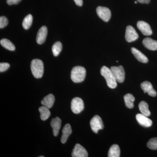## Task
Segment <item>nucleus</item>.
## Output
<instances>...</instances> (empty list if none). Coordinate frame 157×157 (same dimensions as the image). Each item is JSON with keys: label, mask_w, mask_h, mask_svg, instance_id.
<instances>
[{"label": "nucleus", "mask_w": 157, "mask_h": 157, "mask_svg": "<svg viewBox=\"0 0 157 157\" xmlns=\"http://www.w3.org/2000/svg\"><path fill=\"white\" fill-rule=\"evenodd\" d=\"M86 76V70L83 67L76 66L73 68L71 72V78L75 83L82 82Z\"/></svg>", "instance_id": "obj_3"}, {"label": "nucleus", "mask_w": 157, "mask_h": 157, "mask_svg": "<svg viewBox=\"0 0 157 157\" xmlns=\"http://www.w3.org/2000/svg\"><path fill=\"white\" fill-rule=\"evenodd\" d=\"M138 2L142 4H148L150 2V0H137Z\"/></svg>", "instance_id": "obj_31"}, {"label": "nucleus", "mask_w": 157, "mask_h": 157, "mask_svg": "<svg viewBox=\"0 0 157 157\" xmlns=\"http://www.w3.org/2000/svg\"><path fill=\"white\" fill-rule=\"evenodd\" d=\"M10 67V64L7 63H0V72H5Z\"/></svg>", "instance_id": "obj_28"}, {"label": "nucleus", "mask_w": 157, "mask_h": 157, "mask_svg": "<svg viewBox=\"0 0 157 157\" xmlns=\"http://www.w3.org/2000/svg\"><path fill=\"white\" fill-rule=\"evenodd\" d=\"M49 109V108L43 105L39 107V110L40 113V118L42 120H46L50 117L51 112Z\"/></svg>", "instance_id": "obj_20"}, {"label": "nucleus", "mask_w": 157, "mask_h": 157, "mask_svg": "<svg viewBox=\"0 0 157 157\" xmlns=\"http://www.w3.org/2000/svg\"><path fill=\"white\" fill-rule=\"evenodd\" d=\"M101 75L106 79L107 85L111 89H114L117 86V82L115 76L110 69L103 66L101 70Z\"/></svg>", "instance_id": "obj_1"}, {"label": "nucleus", "mask_w": 157, "mask_h": 157, "mask_svg": "<svg viewBox=\"0 0 157 157\" xmlns=\"http://www.w3.org/2000/svg\"><path fill=\"white\" fill-rule=\"evenodd\" d=\"M139 110L142 114L148 117L151 115V112L148 109V105L145 101H141L139 103Z\"/></svg>", "instance_id": "obj_22"}, {"label": "nucleus", "mask_w": 157, "mask_h": 157, "mask_svg": "<svg viewBox=\"0 0 157 157\" xmlns=\"http://www.w3.org/2000/svg\"><path fill=\"white\" fill-rule=\"evenodd\" d=\"M9 24V20L6 16H2L0 17V28H4Z\"/></svg>", "instance_id": "obj_27"}, {"label": "nucleus", "mask_w": 157, "mask_h": 157, "mask_svg": "<svg viewBox=\"0 0 157 157\" xmlns=\"http://www.w3.org/2000/svg\"><path fill=\"white\" fill-rule=\"evenodd\" d=\"M137 27L144 36H151L152 34L150 26L145 21H140L137 23Z\"/></svg>", "instance_id": "obj_9"}, {"label": "nucleus", "mask_w": 157, "mask_h": 157, "mask_svg": "<svg viewBox=\"0 0 157 157\" xmlns=\"http://www.w3.org/2000/svg\"><path fill=\"white\" fill-rule=\"evenodd\" d=\"M39 157H44V156H39Z\"/></svg>", "instance_id": "obj_32"}, {"label": "nucleus", "mask_w": 157, "mask_h": 157, "mask_svg": "<svg viewBox=\"0 0 157 157\" xmlns=\"http://www.w3.org/2000/svg\"><path fill=\"white\" fill-rule=\"evenodd\" d=\"M117 81L119 83L123 82L125 79V71L122 66L118 67H112L110 68Z\"/></svg>", "instance_id": "obj_6"}, {"label": "nucleus", "mask_w": 157, "mask_h": 157, "mask_svg": "<svg viewBox=\"0 0 157 157\" xmlns=\"http://www.w3.org/2000/svg\"><path fill=\"white\" fill-rule=\"evenodd\" d=\"M61 120L58 117L52 119L51 121L50 124L52 128L53 135L55 137L58 135L59 131L61 126Z\"/></svg>", "instance_id": "obj_14"}, {"label": "nucleus", "mask_w": 157, "mask_h": 157, "mask_svg": "<svg viewBox=\"0 0 157 157\" xmlns=\"http://www.w3.org/2000/svg\"><path fill=\"white\" fill-rule=\"evenodd\" d=\"M140 87L144 93H147L148 95L151 97H155L156 96V92L154 90L152 85L149 82L146 81L142 82L140 84Z\"/></svg>", "instance_id": "obj_12"}, {"label": "nucleus", "mask_w": 157, "mask_h": 157, "mask_svg": "<svg viewBox=\"0 0 157 157\" xmlns=\"http://www.w3.org/2000/svg\"><path fill=\"white\" fill-rule=\"evenodd\" d=\"M135 4H137V2H136H136H135Z\"/></svg>", "instance_id": "obj_33"}, {"label": "nucleus", "mask_w": 157, "mask_h": 157, "mask_svg": "<svg viewBox=\"0 0 157 157\" xmlns=\"http://www.w3.org/2000/svg\"><path fill=\"white\" fill-rule=\"evenodd\" d=\"M55 101V98L54 96L52 94H49L43 98V100L41 101V104L43 106H45L50 109L53 106Z\"/></svg>", "instance_id": "obj_18"}, {"label": "nucleus", "mask_w": 157, "mask_h": 157, "mask_svg": "<svg viewBox=\"0 0 157 157\" xmlns=\"http://www.w3.org/2000/svg\"><path fill=\"white\" fill-rule=\"evenodd\" d=\"M74 1L77 6H82V4H83V1H82V0H74Z\"/></svg>", "instance_id": "obj_30"}, {"label": "nucleus", "mask_w": 157, "mask_h": 157, "mask_svg": "<svg viewBox=\"0 0 157 157\" xmlns=\"http://www.w3.org/2000/svg\"><path fill=\"white\" fill-rule=\"evenodd\" d=\"M0 44L4 48L10 51H14L15 47L14 44L9 39H3L0 41Z\"/></svg>", "instance_id": "obj_23"}, {"label": "nucleus", "mask_w": 157, "mask_h": 157, "mask_svg": "<svg viewBox=\"0 0 157 157\" xmlns=\"http://www.w3.org/2000/svg\"><path fill=\"white\" fill-rule=\"evenodd\" d=\"M31 70L34 77L36 78H42L44 73V64L41 60L34 59L31 63Z\"/></svg>", "instance_id": "obj_2"}, {"label": "nucleus", "mask_w": 157, "mask_h": 157, "mask_svg": "<svg viewBox=\"0 0 157 157\" xmlns=\"http://www.w3.org/2000/svg\"><path fill=\"white\" fill-rule=\"evenodd\" d=\"M84 103L81 98H75L71 101V109L73 113L78 114L84 109Z\"/></svg>", "instance_id": "obj_4"}, {"label": "nucleus", "mask_w": 157, "mask_h": 157, "mask_svg": "<svg viewBox=\"0 0 157 157\" xmlns=\"http://www.w3.org/2000/svg\"><path fill=\"white\" fill-rule=\"evenodd\" d=\"M33 17L32 14H29L27 15L22 22V26L25 29L27 30L30 28L33 23Z\"/></svg>", "instance_id": "obj_24"}, {"label": "nucleus", "mask_w": 157, "mask_h": 157, "mask_svg": "<svg viewBox=\"0 0 157 157\" xmlns=\"http://www.w3.org/2000/svg\"><path fill=\"white\" fill-rule=\"evenodd\" d=\"M21 1V0H6V2L9 6H11L13 5H17Z\"/></svg>", "instance_id": "obj_29"}, {"label": "nucleus", "mask_w": 157, "mask_h": 157, "mask_svg": "<svg viewBox=\"0 0 157 157\" xmlns=\"http://www.w3.org/2000/svg\"><path fill=\"white\" fill-rule=\"evenodd\" d=\"M48 34V29L45 26L41 28L37 34L36 42L38 44H42L45 42Z\"/></svg>", "instance_id": "obj_13"}, {"label": "nucleus", "mask_w": 157, "mask_h": 157, "mask_svg": "<svg viewBox=\"0 0 157 157\" xmlns=\"http://www.w3.org/2000/svg\"><path fill=\"white\" fill-rule=\"evenodd\" d=\"M131 51L138 61L144 63H146L148 62V59L137 48L132 47L131 49Z\"/></svg>", "instance_id": "obj_16"}, {"label": "nucleus", "mask_w": 157, "mask_h": 157, "mask_svg": "<svg viewBox=\"0 0 157 157\" xmlns=\"http://www.w3.org/2000/svg\"><path fill=\"white\" fill-rule=\"evenodd\" d=\"M124 101L127 107L129 109H132L134 107V102L135 98L131 94H128L124 96Z\"/></svg>", "instance_id": "obj_19"}, {"label": "nucleus", "mask_w": 157, "mask_h": 157, "mask_svg": "<svg viewBox=\"0 0 157 157\" xmlns=\"http://www.w3.org/2000/svg\"><path fill=\"white\" fill-rule=\"evenodd\" d=\"M91 128L96 134L98 133V131L104 128V126L103 121L101 117L98 115H95L92 118L90 122Z\"/></svg>", "instance_id": "obj_5"}, {"label": "nucleus", "mask_w": 157, "mask_h": 157, "mask_svg": "<svg viewBox=\"0 0 157 157\" xmlns=\"http://www.w3.org/2000/svg\"><path fill=\"white\" fill-rule=\"evenodd\" d=\"M143 45L145 48L152 51L157 50V41L150 38H146L143 39Z\"/></svg>", "instance_id": "obj_15"}, {"label": "nucleus", "mask_w": 157, "mask_h": 157, "mask_svg": "<svg viewBox=\"0 0 157 157\" xmlns=\"http://www.w3.org/2000/svg\"><path fill=\"white\" fill-rule=\"evenodd\" d=\"M139 37L135 29L131 25H128L126 29L125 38L126 40L128 42H134L137 40Z\"/></svg>", "instance_id": "obj_8"}, {"label": "nucleus", "mask_w": 157, "mask_h": 157, "mask_svg": "<svg viewBox=\"0 0 157 157\" xmlns=\"http://www.w3.org/2000/svg\"><path fill=\"white\" fill-rule=\"evenodd\" d=\"M88 156L87 152L83 147L78 144L75 145L72 152V157H87Z\"/></svg>", "instance_id": "obj_10"}, {"label": "nucleus", "mask_w": 157, "mask_h": 157, "mask_svg": "<svg viewBox=\"0 0 157 157\" xmlns=\"http://www.w3.org/2000/svg\"><path fill=\"white\" fill-rule=\"evenodd\" d=\"M96 11L98 16L105 22H108L111 17V11L106 7L99 6L97 8Z\"/></svg>", "instance_id": "obj_7"}, {"label": "nucleus", "mask_w": 157, "mask_h": 157, "mask_svg": "<svg viewBox=\"0 0 157 157\" xmlns=\"http://www.w3.org/2000/svg\"><path fill=\"white\" fill-rule=\"evenodd\" d=\"M147 147L152 150L157 149V137L151 138L147 144Z\"/></svg>", "instance_id": "obj_26"}, {"label": "nucleus", "mask_w": 157, "mask_h": 157, "mask_svg": "<svg viewBox=\"0 0 157 157\" xmlns=\"http://www.w3.org/2000/svg\"><path fill=\"white\" fill-rule=\"evenodd\" d=\"M72 132V128L70 124H66L62 131V136L61 138V141L62 143L65 144L67 142L68 137L71 135Z\"/></svg>", "instance_id": "obj_17"}, {"label": "nucleus", "mask_w": 157, "mask_h": 157, "mask_svg": "<svg viewBox=\"0 0 157 157\" xmlns=\"http://www.w3.org/2000/svg\"><path fill=\"white\" fill-rule=\"evenodd\" d=\"M62 44L60 42H57L52 45V52L54 56H57L61 52Z\"/></svg>", "instance_id": "obj_25"}, {"label": "nucleus", "mask_w": 157, "mask_h": 157, "mask_svg": "<svg viewBox=\"0 0 157 157\" xmlns=\"http://www.w3.org/2000/svg\"><path fill=\"white\" fill-rule=\"evenodd\" d=\"M120 149L117 144H113L110 147L108 151V157H119L120 156Z\"/></svg>", "instance_id": "obj_21"}, {"label": "nucleus", "mask_w": 157, "mask_h": 157, "mask_svg": "<svg viewBox=\"0 0 157 157\" xmlns=\"http://www.w3.org/2000/svg\"><path fill=\"white\" fill-rule=\"evenodd\" d=\"M136 119L139 124L145 128L150 127L152 124L151 120L142 113L137 114L136 116Z\"/></svg>", "instance_id": "obj_11"}]
</instances>
